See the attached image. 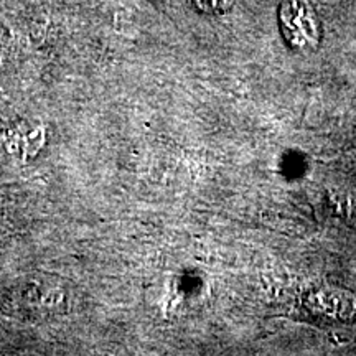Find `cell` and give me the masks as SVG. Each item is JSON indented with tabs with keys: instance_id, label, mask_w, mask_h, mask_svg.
Returning <instances> with one entry per match:
<instances>
[{
	"instance_id": "cell-1",
	"label": "cell",
	"mask_w": 356,
	"mask_h": 356,
	"mask_svg": "<svg viewBox=\"0 0 356 356\" xmlns=\"http://www.w3.org/2000/svg\"><path fill=\"white\" fill-rule=\"evenodd\" d=\"M279 25L287 44L297 51H314L318 47L320 22L307 0H284L279 7Z\"/></svg>"
},
{
	"instance_id": "cell-2",
	"label": "cell",
	"mask_w": 356,
	"mask_h": 356,
	"mask_svg": "<svg viewBox=\"0 0 356 356\" xmlns=\"http://www.w3.org/2000/svg\"><path fill=\"white\" fill-rule=\"evenodd\" d=\"M200 12L210 13V15H220L233 8L236 0H191Z\"/></svg>"
}]
</instances>
